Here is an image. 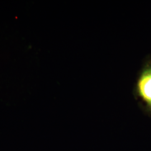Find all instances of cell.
Instances as JSON below:
<instances>
[{"mask_svg": "<svg viewBox=\"0 0 151 151\" xmlns=\"http://www.w3.org/2000/svg\"><path fill=\"white\" fill-rule=\"evenodd\" d=\"M135 92L151 111V65H146L142 70L136 84Z\"/></svg>", "mask_w": 151, "mask_h": 151, "instance_id": "1", "label": "cell"}]
</instances>
